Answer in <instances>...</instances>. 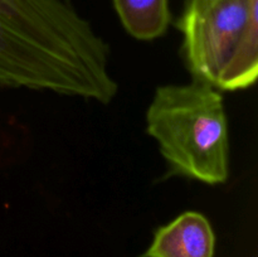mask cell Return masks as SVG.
Masks as SVG:
<instances>
[{
  "instance_id": "obj_1",
  "label": "cell",
  "mask_w": 258,
  "mask_h": 257,
  "mask_svg": "<svg viewBox=\"0 0 258 257\" xmlns=\"http://www.w3.org/2000/svg\"><path fill=\"white\" fill-rule=\"evenodd\" d=\"M146 130L158 141L170 175L206 184L227 181L228 122L217 88L197 80L160 86L146 112Z\"/></svg>"
},
{
  "instance_id": "obj_2",
  "label": "cell",
  "mask_w": 258,
  "mask_h": 257,
  "mask_svg": "<svg viewBox=\"0 0 258 257\" xmlns=\"http://www.w3.org/2000/svg\"><path fill=\"white\" fill-rule=\"evenodd\" d=\"M176 28L193 80L218 91L256 82L258 0H185Z\"/></svg>"
},
{
  "instance_id": "obj_3",
  "label": "cell",
  "mask_w": 258,
  "mask_h": 257,
  "mask_svg": "<svg viewBox=\"0 0 258 257\" xmlns=\"http://www.w3.org/2000/svg\"><path fill=\"white\" fill-rule=\"evenodd\" d=\"M216 237L208 219L185 212L155 232L143 257H213Z\"/></svg>"
},
{
  "instance_id": "obj_4",
  "label": "cell",
  "mask_w": 258,
  "mask_h": 257,
  "mask_svg": "<svg viewBox=\"0 0 258 257\" xmlns=\"http://www.w3.org/2000/svg\"><path fill=\"white\" fill-rule=\"evenodd\" d=\"M113 7L123 28L139 40L161 37L170 24L169 0H113Z\"/></svg>"
},
{
  "instance_id": "obj_5",
  "label": "cell",
  "mask_w": 258,
  "mask_h": 257,
  "mask_svg": "<svg viewBox=\"0 0 258 257\" xmlns=\"http://www.w3.org/2000/svg\"><path fill=\"white\" fill-rule=\"evenodd\" d=\"M17 0H0V18L4 15V13L12 7Z\"/></svg>"
}]
</instances>
